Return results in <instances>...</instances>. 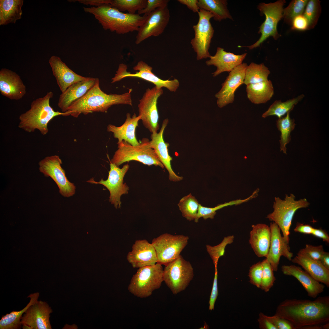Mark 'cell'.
Listing matches in <instances>:
<instances>
[{
	"instance_id": "1",
	"label": "cell",
	"mask_w": 329,
	"mask_h": 329,
	"mask_svg": "<svg viewBox=\"0 0 329 329\" xmlns=\"http://www.w3.org/2000/svg\"><path fill=\"white\" fill-rule=\"evenodd\" d=\"M275 314L289 321L295 329L329 322V296L313 300L287 299L278 305Z\"/></svg>"
},
{
	"instance_id": "2",
	"label": "cell",
	"mask_w": 329,
	"mask_h": 329,
	"mask_svg": "<svg viewBox=\"0 0 329 329\" xmlns=\"http://www.w3.org/2000/svg\"><path fill=\"white\" fill-rule=\"evenodd\" d=\"M131 91L130 89L122 94H107L101 89L98 79L85 95L69 107L67 111L69 115L77 118L82 113L87 115L93 112H106L114 105H132Z\"/></svg>"
},
{
	"instance_id": "3",
	"label": "cell",
	"mask_w": 329,
	"mask_h": 329,
	"mask_svg": "<svg viewBox=\"0 0 329 329\" xmlns=\"http://www.w3.org/2000/svg\"><path fill=\"white\" fill-rule=\"evenodd\" d=\"M84 11L93 15L105 30L119 34L138 31L147 16L121 12L104 4L97 7H83Z\"/></svg>"
},
{
	"instance_id": "4",
	"label": "cell",
	"mask_w": 329,
	"mask_h": 329,
	"mask_svg": "<svg viewBox=\"0 0 329 329\" xmlns=\"http://www.w3.org/2000/svg\"><path fill=\"white\" fill-rule=\"evenodd\" d=\"M53 95L51 91L44 96L34 100L29 109L19 116L18 127L30 133L38 130L41 133L46 135L48 132V124L55 117L58 115L68 116V112L55 111L51 107L50 101Z\"/></svg>"
},
{
	"instance_id": "5",
	"label": "cell",
	"mask_w": 329,
	"mask_h": 329,
	"mask_svg": "<svg viewBox=\"0 0 329 329\" xmlns=\"http://www.w3.org/2000/svg\"><path fill=\"white\" fill-rule=\"evenodd\" d=\"M295 198V196L292 194L289 196L286 194L284 200L275 197L273 205L274 210L267 217L270 221L277 225L288 244L290 240V229L295 213L298 209L307 207L310 205L306 198L297 200Z\"/></svg>"
},
{
	"instance_id": "6",
	"label": "cell",
	"mask_w": 329,
	"mask_h": 329,
	"mask_svg": "<svg viewBox=\"0 0 329 329\" xmlns=\"http://www.w3.org/2000/svg\"><path fill=\"white\" fill-rule=\"evenodd\" d=\"M149 141L147 138H143L137 146L122 141L118 144V149L110 162L119 167L125 162L134 160L148 166L154 165L164 168L154 150L150 147Z\"/></svg>"
},
{
	"instance_id": "7",
	"label": "cell",
	"mask_w": 329,
	"mask_h": 329,
	"mask_svg": "<svg viewBox=\"0 0 329 329\" xmlns=\"http://www.w3.org/2000/svg\"><path fill=\"white\" fill-rule=\"evenodd\" d=\"M163 281V269L161 264L157 263L139 268L132 277L128 289L136 296L145 298L159 288Z\"/></svg>"
},
{
	"instance_id": "8",
	"label": "cell",
	"mask_w": 329,
	"mask_h": 329,
	"mask_svg": "<svg viewBox=\"0 0 329 329\" xmlns=\"http://www.w3.org/2000/svg\"><path fill=\"white\" fill-rule=\"evenodd\" d=\"M193 276V269L191 264L181 255L165 265L163 269L164 281L175 295L184 290Z\"/></svg>"
},
{
	"instance_id": "9",
	"label": "cell",
	"mask_w": 329,
	"mask_h": 329,
	"mask_svg": "<svg viewBox=\"0 0 329 329\" xmlns=\"http://www.w3.org/2000/svg\"><path fill=\"white\" fill-rule=\"evenodd\" d=\"M286 1L279 0L273 3H260L257 8L261 14H264L265 19L259 27L258 33L261 35L259 39L255 43L247 46L249 49L259 47L264 41L270 37L277 40L280 37L277 29L278 23L282 18L283 6Z\"/></svg>"
},
{
	"instance_id": "10",
	"label": "cell",
	"mask_w": 329,
	"mask_h": 329,
	"mask_svg": "<svg viewBox=\"0 0 329 329\" xmlns=\"http://www.w3.org/2000/svg\"><path fill=\"white\" fill-rule=\"evenodd\" d=\"M189 239L188 236L168 233L154 239L151 243L156 252L157 263L165 266L176 260L187 245Z\"/></svg>"
},
{
	"instance_id": "11",
	"label": "cell",
	"mask_w": 329,
	"mask_h": 329,
	"mask_svg": "<svg viewBox=\"0 0 329 329\" xmlns=\"http://www.w3.org/2000/svg\"><path fill=\"white\" fill-rule=\"evenodd\" d=\"M198 13L199 21L193 26L194 37L190 44L196 53L197 60H199L209 58L211 56L208 50L214 31L210 20L214 16L210 12L203 9H200Z\"/></svg>"
},
{
	"instance_id": "12",
	"label": "cell",
	"mask_w": 329,
	"mask_h": 329,
	"mask_svg": "<svg viewBox=\"0 0 329 329\" xmlns=\"http://www.w3.org/2000/svg\"><path fill=\"white\" fill-rule=\"evenodd\" d=\"M62 164V161L58 156H48L39 162V169L45 176L49 177L54 181L61 195L69 197L75 194L76 187L73 183L67 179L65 171L61 166Z\"/></svg>"
},
{
	"instance_id": "13",
	"label": "cell",
	"mask_w": 329,
	"mask_h": 329,
	"mask_svg": "<svg viewBox=\"0 0 329 329\" xmlns=\"http://www.w3.org/2000/svg\"><path fill=\"white\" fill-rule=\"evenodd\" d=\"M127 66L123 63L119 65L116 74L112 79L111 83L118 81L127 77H137L153 83L158 89L165 87L171 92H175L178 89L179 83V80H162L156 76L152 72V68L143 61L139 62L133 67L134 70L138 71L135 74L127 71Z\"/></svg>"
},
{
	"instance_id": "14",
	"label": "cell",
	"mask_w": 329,
	"mask_h": 329,
	"mask_svg": "<svg viewBox=\"0 0 329 329\" xmlns=\"http://www.w3.org/2000/svg\"><path fill=\"white\" fill-rule=\"evenodd\" d=\"M129 167V165L126 164L120 168L110 162V170L107 179L104 180L101 179L97 182L92 178L87 182L92 184H100L105 187L110 193V202L116 209L120 208L121 204V196L128 193L129 190V187L126 183H123V179Z\"/></svg>"
},
{
	"instance_id": "15",
	"label": "cell",
	"mask_w": 329,
	"mask_h": 329,
	"mask_svg": "<svg viewBox=\"0 0 329 329\" xmlns=\"http://www.w3.org/2000/svg\"><path fill=\"white\" fill-rule=\"evenodd\" d=\"M162 88L155 86L148 88L138 104L139 115L143 124L152 133H157L159 129V116L157 107L158 98L163 94Z\"/></svg>"
},
{
	"instance_id": "16",
	"label": "cell",
	"mask_w": 329,
	"mask_h": 329,
	"mask_svg": "<svg viewBox=\"0 0 329 329\" xmlns=\"http://www.w3.org/2000/svg\"><path fill=\"white\" fill-rule=\"evenodd\" d=\"M170 18L168 6L158 8L147 16L143 24L139 27L135 43L139 44L151 36L162 34L168 24Z\"/></svg>"
},
{
	"instance_id": "17",
	"label": "cell",
	"mask_w": 329,
	"mask_h": 329,
	"mask_svg": "<svg viewBox=\"0 0 329 329\" xmlns=\"http://www.w3.org/2000/svg\"><path fill=\"white\" fill-rule=\"evenodd\" d=\"M247 65L246 63H242L229 72L220 90L215 95L219 108H223L233 102L236 90L243 84Z\"/></svg>"
},
{
	"instance_id": "18",
	"label": "cell",
	"mask_w": 329,
	"mask_h": 329,
	"mask_svg": "<svg viewBox=\"0 0 329 329\" xmlns=\"http://www.w3.org/2000/svg\"><path fill=\"white\" fill-rule=\"evenodd\" d=\"M271 239L268 253L266 259L271 265L274 271L278 270L280 257L283 256L291 261L293 253L290 248L281 235V230L274 222L270 223Z\"/></svg>"
},
{
	"instance_id": "19",
	"label": "cell",
	"mask_w": 329,
	"mask_h": 329,
	"mask_svg": "<svg viewBox=\"0 0 329 329\" xmlns=\"http://www.w3.org/2000/svg\"><path fill=\"white\" fill-rule=\"evenodd\" d=\"M52 312L46 302L37 300L23 314L21 320L22 325L27 324L33 329H51L49 318Z\"/></svg>"
},
{
	"instance_id": "20",
	"label": "cell",
	"mask_w": 329,
	"mask_h": 329,
	"mask_svg": "<svg viewBox=\"0 0 329 329\" xmlns=\"http://www.w3.org/2000/svg\"><path fill=\"white\" fill-rule=\"evenodd\" d=\"M127 259L135 268L154 265L157 262L154 246L146 239L138 240L135 241L132 250L127 254Z\"/></svg>"
},
{
	"instance_id": "21",
	"label": "cell",
	"mask_w": 329,
	"mask_h": 329,
	"mask_svg": "<svg viewBox=\"0 0 329 329\" xmlns=\"http://www.w3.org/2000/svg\"><path fill=\"white\" fill-rule=\"evenodd\" d=\"M168 122V119L163 121L161 128L159 133H152L149 141L150 147L154 151L159 160L167 170L170 181L178 182L183 178L178 175L173 170L171 164L172 157L169 155L168 147L169 144L165 142L163 138L164 130Z\"/></svg>"
},
{
	"instance_id": "22",
	"label": "cell",
	"mask_w": 329,
	"mask_h": 329,
	"mask_svg": "<svg viewBox=\"0 0 329 329\" xmlns=\"http://www.w3.org/2000/svg\"><path fill=\"white\" fill-rule=\"evenodd\" d=\"M0 92L12 100L21 99L26 93V87L16 72L6 68L0 70Z\"/></svg>"
},
{
	"instance_id": "23",
	"label": "cell",
	"mask_w": 329,
	"mask_h": 329,
	"mask_svg": "<svg viewBox=\"0 0 329 329\" xmlns=\"http://www.w3.org/2000/svg\"><path fill=\"white\" fill-rule=\"evenodd\" d=\"M49 62L52 73L56 78L57 84L62 93L72 84L87 80L88 77H85L76 73L70 69L57 56H52Z\"/></svg>"
},
{
	"instance_id": "24",
	"label": "cell",
	"mask_w": 329,
	"mask_h": 329,
	"mask_svg": "<svg viewBox=\"0 0 329 329\" xmlns=\"http://www.w3.org/2000/svg\"><path fill=\"white\" fill-rule=\"evenodd\" d=\"M247 53L236 55L225 51L221 47H218L214 56H210V59L206 62L208 66L214 65L217 67L216 70L212 73L215 77L225 72H230L234 68L242 63Z\"/></svg>"
},
{
	"instance_id": "25",
	"label": "cell",
	"mask_w": 329,
	"mask_h": 329,
	"mask_svg": "<svg viewBox=\"0 0 329 329\" xmlns=\"http://www.w3.org/2000/svg\"><path fill=\"white\" fill-rule=\"evenodd\" d=\"M98 79V78L88 77L87 80L72 84L62 93L58 103L62 112L67 111L69 107L85 95Z\"/></svg>"
},
{
	"instance_id": "26",
	"label": "cell",
	"mask_w": 329,
	"mask_h": 329,
	"mask_svg": "<svg viewBox=\"0 0 329 329\" xmlns=\"http://www.w3.org/2000/svg\"><path fill=\"white\" fill-rule=\"evenodd\" d=\"M281 271L284 274L292 276L298 280L310 297L315 298L324 291V285L315 279L299 267L294 265H283Z\"/></svg>"
},
{
	"instance_id": "27",
	"label": "cell",
	"mask_w": 329,
	"mask_h": 329,
	"mask_svg": "<svg viewBox=\"0 0 329 329\" xmlns=\"http://www.w3.org/2000/svg\"><path fill=\"white\" fill-rule=\"evenodd\" d=\"M141 120V117L137 116L134 114L131 117L130 114L127 113L124 123L121 126H117L109 124L107 127V130L112 132L114 137L118 140V144L124 141L133 146H137L140 143L137 140L135 135V131L138 126V122Z\"/></svg>"
},
{
	"instance_id": "28",
	"label": "cell",
	"mask_w": 329,
	"mask_h": 329,
	"mask_svg": "<svg viewBox=\"0 0 329 329\" xmlns=\"http://www.w3.org/2000/svg\"><path fill=\"white\" fill-rule=\"evenodd\" d=\"M249 242L255 254L258 257H266L270 246L271 231L268 225L258 224L252 225Z\"/></svg>"
},
{
	"instance_id": "29",
	"label": "cell",
	"mask_w": 329,
	"mask_h": 329,
	"mask_svg": "<svg viewBox=\"0 0 329 329\" xmlns=\"http://www.w3.org/2000/svg\"><path fill=\"white\" fill-rule=\"evenodd\" d=\"M291 261L301 266L315 279L329 287V270L324 267L320 260H313L298 253Z\"/></svg>"
},
{
	"instance_id": "30",
	"label": "cell",
	"mask_w": 329,
	"mask_h": 329,
	"mask_svg": "<svg viewBox=\"0 0 329 329\" xmlns=\"http://www.w3.org/2000/svg\"><path fill=\"white\" fill-rule=\"evenodd\" d=\"M246 89L248 98L255 104L266 103L274 94V88L270 80L247 85Z\"/></svg>"
},
{
	"instance_id": "31",
	"label": "cell",
	"mask_w": 329,
	"mask_h": 329,
	"mask_svg": "<svg viewBox=\"0 0 329 329\" xmlns=\"http://www.w3.org/2000/svg\"><path fill=\"white\" fill-rule=\"evenodd\" d=\"M23 0H0V25L15 23L21 18Z\"/></svg>"
},
{
	"instance_id": "32",
	"label": "cell",
	"mask_w": 329,
	"mask_h": 329,
	"mask_svg": "<svg viewBox=\"0 0 329 329\" xmlns=\"http://www.w3.org/2000/svg\"><path fill=\"white\" fill-rule=\"evenodd\" d=\"M39 293L36 292L30 294L28 297L30 300L27 306L22 310L12 311L10 313L2 317L0 320V329H19L22 327L21 319L29 307L38 300Z\"/></svg>"
},
{
	"instance_id": "33",
	"label": "cell",
	"mask_w": 329,
	"mask_h": 329,
	"mask_svg": "<svg viewBox=\"0 0 329 329\" xmlns=\"http://www.w3.org/2000/svg\"><path fill=\"white\" fill-rule=\"evenodd\" d=\"M198 5L200 9L208 11L214 15L216 21L229 19H233L228 9L226 0H199Z\"/></svg>"
},
{
	"instance_id": "34",
	"label": "cell",
	"mask_w": 329,
	"mask_h": 329,
	"mask_svg": "<svg viewBox=\"0 0 329 329\" xmlns=\"http://www.w3.org/2000/svg\"><path fill=\"white\" fill-rule=\"evenodd\" d=\"M270 73L268 68L263 63L251 62L246 68L243 84L247 86L267 81Z\"/></svg>"
},
{
	"instance_id": "35",
	"label": "cell",
	"mask_w": 329,
	"mask_h": 329,
	"mask_svg": "<svg viewBox=\"0 0 329 329\" xmlns=\"http://www.w3.org/2000/svg\"><path fill=\"white\" fill-rule=\"evenodd\" d=\"M301 94L296 97L282 102L281 100H276L270 106L268 109L263 114L262 117L265 118L270 116L275 115L278 118H281L292 110L295 105L304 97Z\"/></svg>"
},
{
	"instance_id": "36",
	"label": "cell",
	"mask_w": 329,
	"mask_h": 329,
	"mask_svg": "<svg viewBox=\"0 0 329 329\" xmlns=\"http://www.w3.org/2000/svg\"><path fill=\"white\" fill-rule=\"evenodd\" d=\"M295 124L294 119L291 118L290 112L286 116L279 118L276 121V126L278 129L281 133L280 143V151L286 153V145L291 140L290 133L294 130Z\"/></svg>"
},
{
	"instance_id": "37",
	"label": "cell",
	"mask_w": 329,
	"mask_h": 329,
	"mask_svg": "<svg viewBox=\"0 0 329 329\" xmlns=\"http://www.w3.org/2000/svg\"><path fill=\"white\" fill-rule=\"evenodd\" d=\"M258 191L256 190L251 196L246 198L242 200L238 199L232 200L228 202L219 204L213 207H204L200 204L196 218L194 221L196 222H198L199 219L201 218H203L204 220L208 218L213 219L214 218L217 210L226 207L238 205L247 202L256 197L258 195Z\"/></svg>"
},
{
	"instance_id": "38",
	"label": "cell",
	"mask_w": 329,
	"mask_h": 329,
	"mask_svg": "<svg viewBox=\"0 0 329 329\" xmlns=\"http://www.w3.org/2000/svg\"><path fill=\"white\" fill-rule=\"evenodd\" d=\"M199 204L195 197L189 193L180 199L178 206L182 216L191 221L196 219Z\"/></svg>"
},
{
	"instance_id": "39",
	"label": "cell",
	"mask_w": 329,
	"mask_h": 329,
	"mask_svg": "<svg viewBox=\"0 0 329 329\" xmlns=\"http://www.w3.org/2000/svg\"><path fill=\"white\" fill-rule=\"evenodd\" d=\"M147 0H111L110 4L112 7L122 12L126 11L130 14H135L136 11L143 9Z\"/></svg>"
},
{
	"instance_id": "40",
	"label": "cell",
	"mask_w": 329,
	"mask_h": 329,
	"mask_svg": "<svg viewBox=\"0 0 329 329\" xmlns=\"http://www.w3.org/2000/svg\"><path fill=\"white\" fill-rule=\"evenodd\" d=\"M307 0H293L286 8L283 9L282 18L287 23L291 25L293 19L296 16L303 14Z\"/></svg>"
},
{
	"instance_id": "41",
	"label": "cell",
	"mask_w": 329,
	"mask_h": 329,
	"mask_svg": "<svg viewBox=\"0 0 329 329\" xmlns=\"http://www.w3.org/2000/svg\"><path fill=\"white\" fill-rule=\"evenodd\" d=\"M320 2L318 0H308L303 15L307 19L309 30L313 28L317 23L321 12Z\"/></svg>"
},
{
	"instance_id": "42",
	"label": "cell",
	"mask_w": 329,
	"mask_h": 329,
	"mask_svg": "<svg viewBox=\"0 0 329 329\" xmlns=\"http://www.w3.org/2000/svg\"><path fill=\"white\" fill-rule=\"evenodd\" d=\"M234 239L233 235H229L224 237L222 242L216 246L206 245L207 251L212 260L214 267H217L219 259L224 255L226 246L232 243Z\"/></svg>"
},
{
	"instance_id": "43",
	"label": "cell",
	"mask_w": 329,
	"mask_h": 329,
	"mask_svg": "<svg viewBox=\"0 0 329 329\" xmlns=\"http://www.w3.org/2000/svg\"><path fill=\"white\" fill-rule=\"evenodd\" d=\"M263 271L260 288L265 292H268L276 280L274 271L270 264L266 258L262 261Z\"/></svg>"
},
{
	"instance_id": "44",
	"label": "cell",
	"mask_w": 329,
	"mask_h": 329,
	"mask_svg": "<svg viewBox=\"0 0 329 329\" xmlns=\"http://www.w3.org/2000/svg\"><path fill=\"white\" fill-rule=\"evenodd\" d=\"M263 266L262 261L252 265L249 268L248 276L249 282L252 284L260 288L262 280Z\"/></svg>"
},
{
	"instance_id": "45",
	"label": "cell",
	"mask_w": 329,
	"mask_h": 329,
	"mask_svg": "<svg viewBox=\"0 0 329 329\" xmlns=\"http://www.w3.org/2000/svg\"><path fill=\"white\" fill-rule=\"evenodd\" d=\"M324 251L322 245L314 246L306 244L304 248L300 249L298 253L303 254L314 260H320Z\"/></svg>"
},
{
	"instance_id": "46",
	"label": "cell",
	"mask_w": 329,
	"mask_h": 329,
	"mask_svg": "<svg viewBox=\"0 0 329 329\" xmlns=\"http://www.w3.org/2000/svg\"><path fill=\"white\" fill-rule=\"evenodd\" d=\"M169 1L168 0H147L145 7L138 11V14L139 15L143 14L147 16L158 8L168 6Z\"/></svg>"
},
{
	"instance_id": "47",
	"label": "cell",
	"mask_w": 329,
	"mask_h": 329,
	"mask_svg": "<svg viewBox=\"0 0 329 329\" xmlns=\"http://www.w3.org/2000/svg\"><path fill=\"white\" fill-rule=\"evenodd\" d=\"M264 316L277 329H295L294 327L289 321L275 314L272 316H267L265 314Z\"/></svg>"
},
{
	"instance_id": "48",
	"label": "cell",
	"mask_w": 329,
	"mask_h": 329,
	"mask_svg": "<svg viewBox=\"0 0 329 329\" xmlns=\"http://www.w3.org/2000/svg\"><path fill=\"white\" fill-rule=\"evenodd\" d=\"M291 25L292 30H294L304 31L309 30L308 21L303 14L295 17Z\"/></svg>"
},
{
	"instance_id": "49",
	"label": "cell",
	"mask_w": 329,
	"mask_h": 329,
	"mask_svg": "<svg viewBox=\"0 0 329 329\" xmlns=\"http://www.w3.org/2000/svg\"><path fill=\"white\" fill-rule=\"evenodd\" d=\"M218 278L217 267H215L214 278L209 302V309L211 311L214 309L215 303L218 295Z\"/></svg>"
},
{
	"instance_id": "50",
	"label": "cell",
	"mask_w": 329,
	"mask_h": 329,
	"mask_svg": "<svg viewBox=\"0 0 329 329\" xmlns=\"http://www.w3.org/2000/svg\"><path fill=\"white\" fill-rule=\"evenodd\" d=\"M262 313L259 314L258 321L259 327L261 329H277L276 327L264 316Z\"/></svg>"
},
{
	"instance_id": "51",
	"label": "cell",
	"mask_w": 329,
	"mask_h": 329,
	"mask_svg": "<svg viewBox=\"0 0 329 329\" xmlns=\"http://www.w3.org/2000/svg\"><path fill=\"white\" fill-rule=\"evenodd\" d=\"M314 228L309 225L297 223L294 231L305 234H312Z\"/></svg>"
},
{
	"instance_id": "52",
	"label": "cell",
	"mask_w": 329,
	"mask_h": 329,
	"mask_svg": "<svg viewBox=\"0 0 329 329\" xmlns=\"http://www.w3.org/2000/svg\"><path fill=\"white\" fill-rule=\"evenodd\" d=\"M180 3L186 5L188 9L194 12H198L200 9L197 0H178Z\"/></svg>"
},
{
	"instance_id": "53",
	"label": "cell",
	"mask_w": 329,
	"mask_h": 329,
	"mask_svg": "<svg viewBox=\"0 0 329 329\" xmlns=\"http://www.w3.org/2000/svg\"><path fill=\"white\" fill-rule=\"evenodd\" d=\"M77 1L82 4L97 7L104 4H110L111 0H80Z\"/></svg>"
},
{
	"instance_id": "54",
	"label": "cell",
	"mask_w": 329,
	"mask_h": 329,
	"mask_svg": "<svg viewBox=\"0 0 329 329\" xmlns=\"http://www.w3.org/2000/svg\"><path fill=\"white\" fill-rule=\"evenodd\" d=\"M312 234L318 238L321 239L324 241L329 243V236L327 233L321 229L314 228Z\"/></svg>"
},
{
	"instance_id": "55",
	"label": "cell",
	"mask_w": 329,
	"mask_h": 329,
	"mask_svg": "<svg viewBox=\"0 0 329 329\" xmlns=\"http://www.w3.org/2000/svg\"><path fill=\"white\" fill-rule=\"evenodd\" d=\"M320 261L323 265L329 270V253L324 252Z\"/></svg>"
},
{
	"instance_id": "56",
	"label": "cell",
	"mask_w": 329,
	"mask_h": 329,
	"mask_svg": "<svg viewBox=\"0 0 329 329\" xmlns=\"http://www.w3.org/2000/svg\"><path fill=\"white\" fill-rule=\"evenodd\" d=\"M329 322L309 326L303 327L302 329H328Z\"/></svg>"
},
{
	"instance_id": "57",
	"label": "cell",
	"mask_w": 329,
	"mask_h": 329,
	"mask_svg": "<svg viewBox=\"0 0 329 329\" xmlns=\"http://www.w3.org/2000/svg\"><path fill=\"white\" fill-rule=\"evenodd\" d=\"M22 328L23 329H33L30 326L25 324L22 325Z\"/></svg>"
}]
</instances>
